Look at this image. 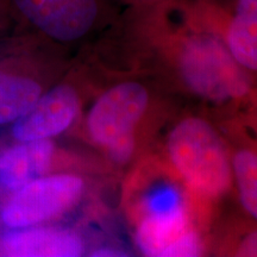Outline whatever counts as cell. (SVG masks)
I'll return each instance as SVG.
<instances>
[{"mask_svg":"<svg viewBox=\"0 0 257 257\" xmlns=\"http://www.w3.org/2000/svg\"><path fill=\"white\" fill-rule=\"evenodd\" d=\"M137 40L166 61L186 91L212 105L243 110L257 93V78L234 61L201 5L180 0L140 8Z\"/></svg>","mask_w":257,"mask_h":257,"instance_id":"cell-1","label":"cell"},{"mask_svg":"<svg viewBox=\"0 0 257 257\" xmlns=\"http://www.w3.org/2000/svg\"><path fill=\"white\" fill-rule=\"evenodd\" d=\"M165 155L173 174L202 204L220 200L233 187L230 147L200 115H186L170 127Z\"/></svg>","mask_w":257,"mask_h":257,"instance_id":"cell-2","label":"cell"},{"mask_svg":"<svg viewBox=\"0 0 257 257\" xmlns=\"http://www.w3.org/2000/svg\"><path fill=\"white\" fill-rule=\"evenodd\" d=\"M78 92L69 85H60L35 102L16 121L14 135L22 142L49 140L66 131L78 115Z\"/></svg>","mask_w":257,"mask_h":257,"instance_id":"cell-8","label":"cell"},{"mask_svg":"<svg viewBox=\"0 0 257 257\" xmlns=\"http://www.w3.org/2000/svg\"><path fill=\"white\" fill-rule=\"evenodd\" d=\"M3 251L17 257H75L83 251L76 233L61 229H30L6 234Z\"/></svg>","mask_w":257,"mask_h":257,"instance_id":"cell-9","label":"cell"},{"mask_svg":"<svg viewBox=\"0 0 257 257\" xmlns=\"http://www.w3.org/2000/svg\"><path fill=\"white\" fill-rule=\"evenodd\" d=\"M41 92L34 80L0 73V124L19 119L40 99Z\"/></svg>","mask_w":257,"mask_h":257,"instance_id":"cell-12","label":"cell"},{"mask_svg":"<svg viewBox=\"0 0 257 257\" xmlns=\"http://www.w3.org/2000/svg\"><path fill=\"white\" fill-rule=\"evenodd\" d=\"M200 4L231 56L257 78V0H229L224 9Z\"/></svg>","mask_w":257,"mask_h":257,"instance_id":"cell-7","label":"cell"},{"mask_svg":"<svg viewBox=\"0 0 257 257\" xmlns=\"http://www.w3.org/2000/svg\"><path fill=\"white\" fill-rule=\"evenodd\" d=\"M126 2L131 3V4L140 8H149V6H155L160 4H166V3L176 2V0H126Z\"/></svg>","mask_w":257,"mask_h":257,"instance_id":"cell-15","label":"cell"},{"mask_svg":"<svg viewBox=\"0 0 257 257\" xmlns=\"http://www.w3.org/2000/svg\"><path fill=\"white\" fill-rule=\"evenodd\" d=\"M224 255L236 257H257V223L249 218V223L237 227L224 243Z\"/></svg>","mask_w":257,"mask_h":257,"instance_id":"cell-13","label":"cell"},{"mask_svg":"<svg viewBox=\"0 0 257 257\" xmlns=\"http://www.w3.org/2000/svg\"><path fill=\"white\" fill-rule=\"evenodd\" d=\"M149 105V91L143 83L127 80L112 86L89 110V137L112 161L126 165L136 154L137 128Z\"/></svg>","mask_w":257,"mask_h":257,"instance_id":"cell-4","label":"cell"},{"mask_svg":"<svg viewBox=\"0 0 257 257\" xmlns=\"http://www.w3.org/2000/svg\"><path fill=\"white\" fill-rule=\"evenodd\" d=\"M79 176L59 174L38 178L18 189L3 211L10 227H29L49 220L72 207L81 195Z\"/></svg>","mask_w":257,"mask_h":257,"instance_id":"cell-5","label":"cell"},{"mask_svg":"<svg viewBox=\"0 0 257 257\" xmlns=\"http://www.w3.org/2000/svg\"><path fill=\"white\" fill-rule=\"evenodd\" d=\"M22 15L42 34L61 43L81 40L98 24L100 0H14Z\"/></svg>","mask_w":257,"mask_h":257,"instance_id":"cell-6","label":"cell"},{"mask_svg":"<svg viewBox=\"0 0 257 257\" xmlns=\"http://www.w3.org/2000/svg\"><path fill=\"white\" fill-rule=\"evenodd\" d=\"M173 186L155 187L137 198L133 207L135 243L153 257L200 256L205 243L194 224L191 195Z\"/></svg>","mask_w":257,"mask_h":257,"instance_id":"cell-3","label":"cell"},{"mask_svg":"<svg viewBox=\"0 0 257 257\" xmlns=\"http://www.w3.org/2000/svg\"><path fill=\"white\" fill-rule=\"evenodd\" d=\"M118 250H111V249H102L98 250L93 253V256H123L121 253H118Z\"/></svg>","mask_w":257,"mask_h":257,"instance_id":"cell-16","label":"cell"},{"mask_svg":"<svg viewBox=\"0 0 257 257\" xmlns=\"http://www.w3.org/2000/svg\"><path fill=\"white\" fill-rule=\"evenodd\" d=\"M243 110L244 133L257 143V93Z\"/></svg>","mask_w":257,"mask_h":257,"instance_id":"cell-14","label":"cell"},{"mask_svg":"<svg viewBox=\"0 0 257 257\" xmlns=\"http://www.w3.org/2000/svg\"><path fill=\"white\" fill-rule=\"evenodd\" d=\"M244 140L231 149L233 187L240 207L257 223V143L245 133Z\"/></svg>","mask_w":257,"mask_h":257,"instance_id":"cell-11","label":"cell"},{"mask_svg":"<svg viewBox=\"0 0 257 257\" xmlns=\"http://www.w3.org/2000/svg\"><path fill=\"white\" fill-rule=\"evenodd\" d=\"M54 146L49 140L28 141L0 157V184L18 191L41 178L50 165Z\"/></svg>","mask_w":257,"mask_h":257,"instance_id":"cell-10","label":"cell"}]
</instances>
